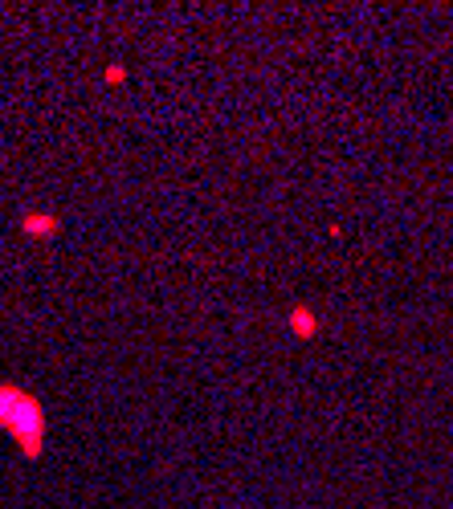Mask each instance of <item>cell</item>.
I'll use <instances>...</instances> for the list:
<instances>
[{"mask_svg": "<svg viewBox=\"0 0 453 509\" xmlns=\"http://www.w3.org/2000/svg\"><path fill=\"white\" fill-rule=\"evenodd\" d=\"M294 322H298V330H302V334H310V326H314V318H310V314H302V310L294 314Z\"/></svg>", "mask_w": 453, "mask_h": 509, "instance_id": "6da1fadb", "label": "cell"}]
</instances>
